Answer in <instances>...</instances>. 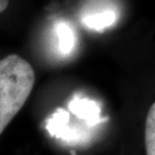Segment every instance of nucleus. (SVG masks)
I'll return each mask as SVG.
<instances>
[{"label":"nucleus","mask_w":155,"mask_h":155,"mask_svg":"<svg viewBox=\"0 0 155 155\" xmlns=\"http://www.w3.org/2000/svg\"><path fill=\"white\" fill-rule=\"evenodd\" d=\"M8 4H9V0H0V13H2L7 8Z\"/></svg>","instance_id":"7"},{"label":"nucleus","mask_w":155,"mask_h":155,"mask_svg":"<svg viewBox=\"0 0 155 155\" xmlns=\"http://www.w3.org/2000/svg\"><path fill=\"white\" fill-rule=\"evenodd\" d=\"M68 120V114L65 110L58 109L57 112L53 115V117L49 120L47 124V129L52 135L56 134L57 132H60L62 128L65 125V123Z\"/></svg>","instance_id":"6"},{"label":"nucleus","mask_w":155,"mask_h":155,"mask_svg":"<svg viewBox=\"0 0 155 155\" xmlns=\"http://www.w3.org/2000/svg\"><path fill=\"white\" fill-rule=\"evenodd\" d=\"M69 109L72 113L76 114L90 125H94L99 120L100 108L93 100L87 98H76L70 101Z\"/></svg>","instance_id":"2"},{"label":"nucleus","mask_w":155,"mask_h":155,"mask_svg":"<svg viewBox=\"0 0 155 155\" xmlns=\"http://www.w3.org/2000/svg\"><path fill=\"white\" fill-rule=\"evenodd\" d=\"M144 141L146 155H155V102L151 105L145 121Z\"/></svg>","instance_id":"5"},{"label":"nucleus","mask_w":155,"mask_h":155,"mask_svg":"<svg viewBox=\"0 0 155 155\" xmlns=\"http://www.w3.org/2000/svg\"><path fill=\"white\" fill-rule=\"evenodd\" d=\"M35 83L28 61L11 54L0 60V134L21 110Z\"/></svg>","instance_id":"1"},{"label":"nucleus","mask_w":155,"mask_h":155,"mask_svg":"<svg viewBox=\"0 0 155 155\" xmlns=\"http://www.w3.org/2000/svg\"><path fill=\"white\" fill-rule=\"evenodd\" d=\"M116 19V13L113 10H106L84 16L82 18V22L87 28L93 29L96 31H102L105 28H108L111 25H113Z\"/></svg>","instance_id":"3"},{"label":"nucleus","mask_w":155,"mask_h":155,"mask_svg":"<svg viewBox=\"0 0 155 155\" xmlns=\"http://www.w3.org/2000/svg\"><path fill=\"white\" fill-rule=\"evenodd\" d=\"M56 34L58 38L59 51L62 54H69L73 49L75 43V37L72 28L66 22H59L56 25Z\"/></svg>","instance_id":"4"}]
</instances>
